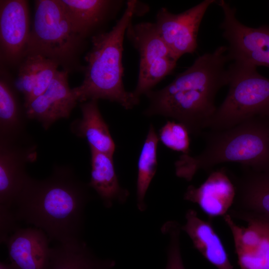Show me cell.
I'll return each instance as SVG.
<instances>
[{"mask_svg":"<svg viewBox=\"0 0 269 269\" xmlns=\"http://www.w3.org/2000/svg\"><path fill=\"white\" fill-rule=\"evenodd\" d=\"M159 141L155 128L152 124H150L137 162L136 206L140 212H143L146 209L145 196L157 170V148Z\"/></svg>","mask_w":269,"mask_h":269,"instance_id":"603a6c76","label":"cell"},{"mask_svg":"<svg viewBox=\"0 0 269 269\" xmlns=\"http://www.w3.org/2000/svg\"><path fill=\"white\" fill-rule=\"evenodd\" d=\"M223 217L232 234L241 269H269V222L255 219L244 227L228 214Z\"/></svg>","mask_w":269,"mask_h":269,"instance_id":"4fadbf2b","label":"cell"},{"mask_svg":"<svg viewBox=\"0 0 269 269\" xmlns=\"http://www.w3.org/2000/svg\"><path fill=\"white\" fill-rule=\"evenodd\" d=\"M182 231L190 238L194 247L218 269H234L220 238L210 221L201 219L192 209L185 214Z\"/></svg>","mask_w":269,"mask_h":269,"instance_id":"d6986e66","label":"cell"},{"mask_svg":"<svg viewBox=\"0 0 269 269\" xmlns=\"http://www.w3.org/2000/svg\"><path fill=\"white\" fill-rule=\"evenodd\" d=\"M0 269H14L12 265L9 263L0 262Z\"/></svg>","mask_w":269,"mask_h":269,"instance_id":"83f0119b","label":"cell"},{"mask_svg":"<svg viewBox=\"0 0 269 269\" xmlns=\"http://www.w3.org/2000/svg\"><path fill=\"white\" fill-rule=\"evenodd\" d=\"M229 61L228 47L224 46L198 57L169 84L145 94L148 105L143 115L171 118L183 124L190 134H202L217 109L216 94L228 84L226 66Z\"/></svg>","mask_w":269,"mask_h":269,"instance_id":"7a4b0ae2","label":"cell"},{"mask_svg":"<svg viewBox=\"0 0 269 269\" xmlns=\"http://www.w3.org/2000/svg\"><path fill=\"white\" fill-rule=\"evenodd\" d=\"M87 39L73 29L60 0H36L31 29L24 54L49 59L68 73L83 72L80 57Z\"/></svg>","mask_w":269,"mask_h":269,"instance_id":"5b68a950","label":"cell"},{"mask_svg":"<svg viewBox=\"0 0 269 269\" xmlns=\"http://www.w3.org/2000/svg\"><path fill=\"white\" fill-rule=\"evenodd\" d=\"M49 241L41 229L18 228L4 243L14 269H49L51 253Z\"/></svg>","mask_w":269,"mask_h":269,"instance_id":"2e32d148","label":"cell"},{"mask_svg":"<svg viewBox=\"0 0 269 269\" xmlns=\"http://www.w3.org/2000/svg\"><path fill=\"white\" fill-rule=\"evenodd\" d=\"M113 260L98 258L83 240L51 248L49 269H112Z\"/></svg>","mask_w":269,"mask_h":269,"instance_id":"7402d4cb","label":"cell"},{"mask_svg":"<svg viewBox=\"0 0 269 269\" xmlns=\"http://www.w3.org/2000/svg\"><path fill=\"white\" fill-rule=\"evenodd\" d=\"M215 2V0H205L177 14L170 12L165 7L158 10L154 23L176 60L185 54L195 51L200 23L208 8Z\"/></svg>","mask_w":269,"mask_h":269,"instance_id":"9c48e42d","label":"cell"},{"mask_svg":"<svg viewBox=\"0 0 269 269\" xmlns=\"http://www.w3.org/2000/svg\"><path fill=\"white\" fill-rule=\"evenodd\" d=\"M224 13L220 27L229 43L230 60L269 68V26L248 27L236 18V10L224 0L217 2Z\"/></svg>","mask_w":269,"mask_h":269,"instance_id":"ba28073f","label":"cell"},{"mask_svg":"<svg viewBox=\"0 0 269 269\" xmlns=\"http://www.w3.org/2000/svg\"><path fill=\"white\" fill-rule=\"evenodd\" d=\"M236 193L233 180L221 168L212 171L199 186L189 185L184 199L197 204L210 218L223 217L232 206Z\"/></svg>","mask_w":269,"mask_h":269,"instance_id":"e0dca14e","label":"cell"},{"mask_svg":"<svg viewBox=\"0 0 269 269\" xmlns=\"http://www.w3.org/2000/svg\"><path fill=\"white\" fill-rule=\"evenodd\" d=\"M74 30L87 39L104 32L126 4L123 0H60Z\"/></svg>","mask_w":269,"mask_h":269,"instance_id":"9a60e30c","label":"cell"},{"mask_svg":"<svg viewBox=\"0 0 269 269\" xmlns=\"http://www.w3.org/2000/svg\"><path fill=\"white\" fill-rule=\"evenodd\" d=\"M205 141L198 155L182 154L174 163L176 175L191 181L199 170L237 162L256 171L269 170V118L257 117L222 131L202 134Z\"/></svg>","mask_w":269,"mask_h":269,"instance_id":"3957f363","label":"cell"},{"mask_svg":"<svg viewBox=\"0 0 269 269\" xmlns=\"http://www.w3.org/2000/svg\"><path fill=\"white\" fill-rule=\"evenodd\" d=\"M0 70V140L13 142L32 140L27 132L28 120L19 102L14 83Z\"/></svg>","mask_w":269,"mask_h":269,"instance_id":"ac0fdd59","label":"cell"},{"mask_svg":"<svg viewBox=\"0 0 269 269\" xmlns=\"http://www.w3.org/2000/svg\"><path fill=\"white\" fill-rule=\"evenodd\" d=\"M138 2L127 1L122 16L109 31H104L91 38L92 47L85 59L84 80L73 89L78 102L100 99L119 104L131 110L140 102L133 92L127 91L123 84L122 62L123 43L126 30L138 12Z\"/></svg>","mask_w":269,"mask_h":269,"instance_id":"277c9868","label":"cell"},{"mask_svg":"<svg viewBox=\"0 0 269 269\" xmlns=\"http://www.w3.org/2000/svg\"><path fill=\"white\" fill-rule=\"evenodd\" d=\"M58 66L54 61L41 57L33 91L28 101L23 104L24 108L45 91L58 71Z\"/></svg>","mask_w":269,"mask_h":269,"instance_id":"4316f807","label":"cell"},{"mask_svg":"<svg viewBox=\"0 0 269 269\" xmlns=\"http://www.w3.org/2000/svg\"><path fill=\"white\" fill-rule=\"evenodd\" d=\"M90 187L68 165H54L39 180L27 176L12 207L15 219L42 230L50 241L70 244L82 240Z\"/></svg>","mask_w":269,"mask_h":269,"instance_id":"6da1fadb","label":"cell"},{"mask_svg":"<svg viewBox=\"0 0 269 269\" xmlns=\"http://www.w3.org/2000/svg\"><path fill=\"white\" fill-rule=\"evenodd\" d=\"M42 56H26L19 65L15 86L24 96V103L28 100L33 89L37 76Z\"/></svg>","mask_w":269,"mask_h":269,"instance_id":"d4e9b609","label":"cell"},{"mask_svg":"<svg viewBox=\"0 0 269 269\" xmlns=\"http://www.w3.org/2000/svg\"><path fill=\"white\" fill-rule=\"evenodd\" d=\"M91 171L88 184L93 189L105 207L110 208L115 203L123 204L130 193L119 182L113 156L90 149Z\"/></svg>","mask_w":269,"mask_h":269,"instance_id":"44dd1931","label":"cell"},{"mask_svg":"<svg viewBox=\"0 0 269 269\" xmlns=\"http://www.w3.org/2000/svg\"><path fill=\"white\" fill-rule=\"evenodd\" d=\"M161 231L169 240L165 269H185L180 249L181 226L175 221H169L163 225Z\"/></svg>","mask_w":269,"mask_h":269,"instance_id":"484cf974","label":"cell"},{"mask_svg":"<svg viewBox=\"0 0 269 269\" xmlns=\"http://www.w3.org/2000/svg\"><path fill=\"white\" fill-rule=\"evenodd\" d=\"M30 32L28 1L0 0V59L3 62L19 66L24 59Z\"/></svg>","mask_w":269,"mask_h":269,"instance_id":"8fae6325","label":"cell"},{"mask_svg":"<svg viewBox=\"0 0 269 269\" xmlns=\"http://www.w3.org/2000/svg\"><path fill=\"white\" fill-rule=\"evenodd\" d=\"M245 168L242 175L233 180L236 193L228 214L246 222L255 219L269 222V170Z\"/></svg>","mask_w":269,"mask_h":269,"instance_id":"7c38bea8","label":"cell"},{"mask_svg":"<svg viewBox=\"0 0 269 269\" xmlns=\"http://www.w3.org/2000/svg\"><path fill=\"white\" fill-rule=\"evenodd\" d=\"M80 107L81 117L71 123V132L77 137L85 139L90 149L113 156L116 144L100 112L98 100L81 103Z\"/></svg>","mask_w":269,"mask_h":269,"instance_id":"ffe728a7","label":"cell"},{"mask_svg":"<svg viewBox=\"0 0 269 269\" xmlns=\"http://www.w3.org/2000/svg\"><path fill=\"white\" fill-rule=\"evenodd\" d=\"M127 39L139 55L137 84L133 93L140 98L174 69L177 60L160 35L154 22L129 24Z\"/></svg>","mask_w":269,"mask_h":269,"instance_id":"52a82bcc","label":"cell"},{"mask_svg":"<svg viewBox=\"0 0 269 269\" xmlns=\"http://www.w3.org/2000/svg\"><path fill=\"white\" fill-rule=\"evenodd\" d=\"M33 140L13 142L0 140V215L12 213V207L28 175V163L37 158Z\"/></svg>","mask_w":269,"mask_h":269,"instance_id":"30bf717a","label":"cell"},{"mask_svg":"<svg viewBox=\"0 0 269 269\" xmlns=\"http://www.w3.org/2000/svg\"><path fill=\"white\" fill-rule=\"evenodd\" d=\"M256 68L237 62L228 67V94L206 129L222 131L255 117L269 118V79Z\"/></svg>","mask_w":269,"mask_h":269,"instance_id":"8992f818","label":"cell"},{"mask_svg":"<svg viewBox=\"0 0 269 269\" xmlns=\"http://www.w3.org/2000/svg\"><path fill=\"white\" fill-rule=\"evenodd\" d=\"M68 74L58 70L45 91L25 107L28 120L38 121L46 131L58 120L68 119L78 102L69 86Z\"/></svg>","mask_w":269,"mask_h":269,"instance_id":"5bb4252c","label":"cell"},{"mask_svg":"<svg viewBox=\"0 0 269 269\" xmlns=\"http://www.w3.org/2000/svg\"><path fill=\"white\" fill-rule=\"evenodd\" d=\"M190 134L187 128L175 121H168L157 134L159 140L166 147L182 154H189Z\"/></svg>","mask_w":269,"mask_h":269,"instance_id":"cb8c5ba5","label":"cell"}]
</instances>
